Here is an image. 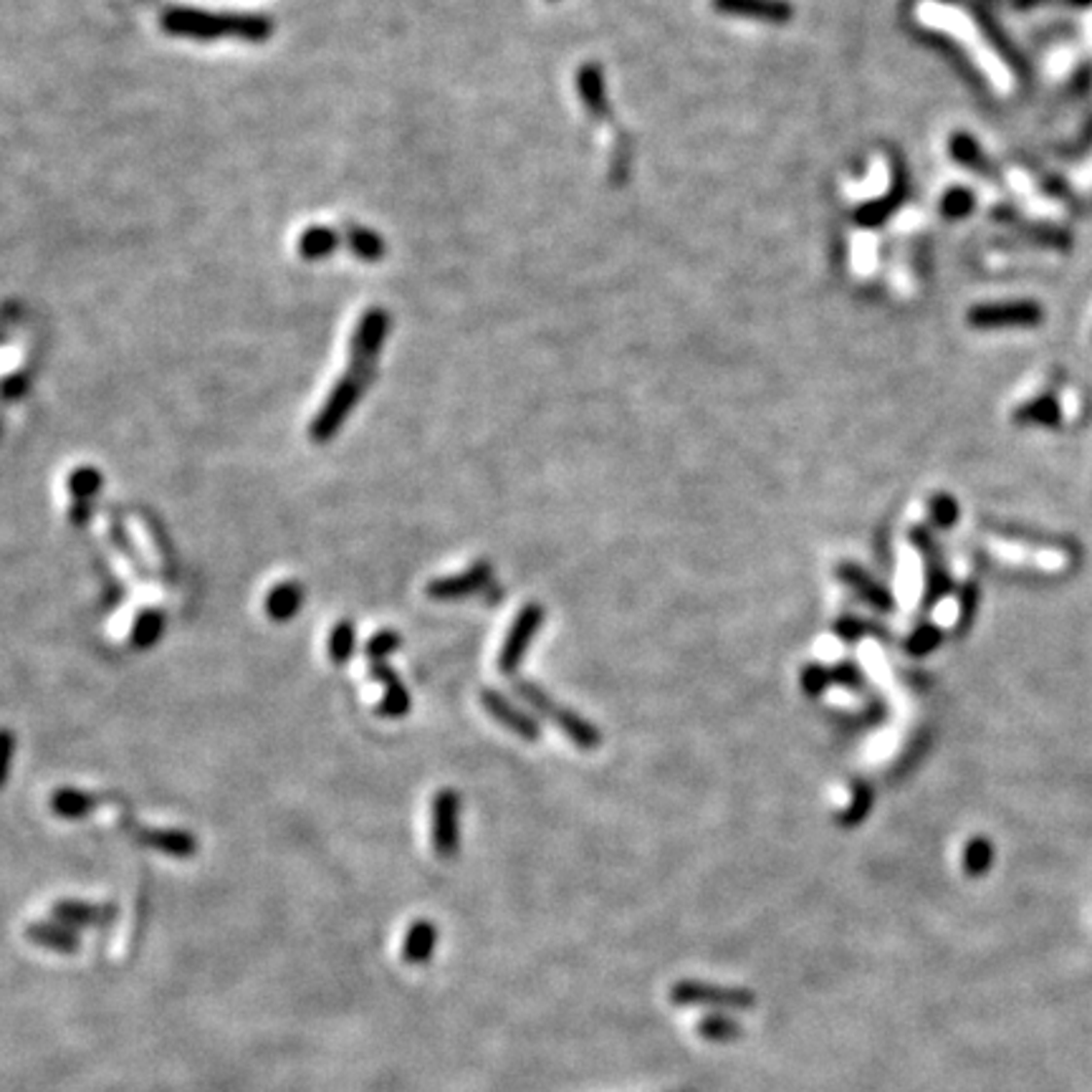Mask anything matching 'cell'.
<instances>
[{
    "label": "cell",
    "instance_id": "cell-1",
    "mask_svg": "<svg viewBox=\"0 0 1092 1092\" xmlns=\"http://www.w3.org/2000/svg\"><path fill=\"white\" fill-rule=\"evenodd\" d=\"M162 28L170 36L197 38H243L248 44H264L273 33L271 18L265 16H240V13H210L195 8H172L162 16Z\"/></svg>",
    "mask_w": 1092,
    "mask_h": 1092
},
{
    "label": "cell",
    "instance_id": "cell-2",
    "mask_svg": "<svg viewBox=\"0 0 1092 1092\" xmlns=\"http://www.w3.org/2000/svg\"><path fill=\"white\" fill-rule=\"evenodd\" d=\"M372 372H374V362L352 360L349 372L336 382L332 395H329L327 403H324V407L319 410V415L314 417V423H311V430H309L311 440L327 442L339 433L344 420L352 415V410L357 407L360 398L365 395L367 385H370V379H372Z\"/></svg>",
    "mask_w": 1092,
    "mask_h": 1092
},
{
    "label": "cell",
    "instance_id": "cell-3",
    "mask_svg": "<svg viewBox=\"0 0 1092 1092\" xmlns=\"http://www.w3.org/2000/svg\"><path fill=\"white\" fill-rule=\"evenodd\" d=\"M542 622H544L542 605L529 602V605L521 607V613H518L516 619H513L511 630H509V635H506L504 648H501L499 652V670L504 673V676H513V673H516L521 660H524V655L529 652L531 643H534V638H537Z\"/></svg>",
    "mask_w": 1092,
    "mask_h": 1092
},
{
    "label": "cell",
    "instance_id": "cell-4",
    "mask_svg": "<svg viewBox=\"0 0 1092 1092\" xmlns=\"http://www.w3.org/2000/svg\"><path fill=\"white\" fill-rule=\"evenodd\" d=\"M458 817H461V796H458V792H438L436 799H433V847H436L438 858L450 860L458 855V847H461Z\"/></svg>",
    "mask_w": 1092,
    "mask_h": 1092
},
{
    "label": "cell",
    "instance_id": "cell-5",
    "mask_svg": "<svg viewBox=\"0 0 1092 1092\" xmlns=\"http://www.w3.org/2000/svg\"><path fill=\"white\" fill-rule=\"evenodd\" d=\"M910 539H913L916 549L923 556V564H926V594H923V605L931 607L948 594V589H951V575H948L946 562H943V554L938 549V544H935L933 534L926 526H916V529L910 531Z\"/></svg>",
    "mask_w": 1092,
    "mask_h": 1092
},
{
    "label": "cell",
    "instance_id": "cell-6",
    "mask_svg": "<svg viewBox=\"0 0 1092 1092\" xmlns=\"http://www.w3.org/2000/svg\"><path fill=\"white\" fill-rule=\"evenodd\" d=\"M1042 319L1039 306L1032 301L1017 303H986L969 311V322L981 329H1002V327H1035Z\"/></svg>",
    "mask_w": 1092,
    "mask_h": 1092
},
{
    "label": "cell",
    "instance_id": "cell-7",
    "mask_svg": "<svg viewBox=\"0 0 1092 1092\" xmlns=\"http://www.w3.org/2000/svg\"><path fill=\"white\" fill-rule=\"evenodd\" d=\"M480 703H483V708H486V714H491L493 719L499 721L501 726H506L509 731H513L524 741H537L539 736H542L539 721L534 719L529 711H524L521 706L509 701L501 690L483 688L480 690Z\"/></svg>",
    "mask_w": 1092,
    "mask_h": 1092
},
{
    "label": "cell",
    "instance_id": "cell-8",
    "mask_svg": "<svg viewBox=\"0 0 1092 1092\" xmlns=\"http://www.w3.org/2000/svg\"><path fill=\"white\" fill-rule=\"evenodd\" d=\"M491 577H493V569L488 562H478L474 564V567L468 569V572H461V575H450V577H440V580H433L425 587V592H428L430 600H438V602H445V600H463V597H471V594L480 592L483 587H488L491 584Z\"/></svg>",
    "mask_w": 1092,
    "mask_h": 1092
},
{
    "label": "cell",
    "instance_id": "cell-9",
    "mask_svg": "<svg viewBox=\"0 0 1092 1092\" xmlns=\"http://www.w3.org/2000/svg\"><path fill=\"white\" fill-rule=\"evenodd\" d=\"M390 332V316L382 309H370L360 319L357 329L352 335V347H349V357L352 360H377L379 349L385 344V336Z\"/></svg>",
    "mask_w": 1092,
    "mask_h": 1092
},
{
    "label": "cell",
    "instance_id": "cell-10",
    "mask_svg": "<svg viewBox=\"0 0 1092 1092\" xmlns=\"http://www.w3.org/2000/svg\"><path fill=\"white\" fill-rule=\"evenodd\" d=\"M837 577H840L847 587L858 594L860 600H865L867 605L880 610V613H893V610H896V597L891 594V589L885 587V584H880L872 575H867L860 564L842 562L840 567H837Z\"/></svg>",
    "mask_w": 1092,
    "mask_h": 1092
},
{
    "label": "cell",
    "instance_id": "cell-11",
    "mask_svg": "<svg viewBox=\"0 0 1092 1092\" xmlns=\"http://www.w3.org/2000/svg\"><path fill=\"white\" fill-rule=\"evenodd\" d=\"M370 670H372V676L385 688L382 701L377 706V714L385 716V719H403V716L410 714V693L403 686V681L395 676V670L387 665V660H372Z\"/></svg>",
    "mask_w": 1092,
    "mask_h": 1092
},
{
    "label": "cell",
    "instance_id": "cell-12",
    "mask_svg": "<svg viewBox=\"0 0 1092 1092\" xmlns=\"http://www.w3.org/2000/svg\"><path fill=\"white\" fill-rule=\"evenodd\" d=\"M714 8L726 16H749L764 23H787L794 8L787 0H714Z\"/></svg>",
    "mask_w": 1092,
    "mask_h": 1092
},
{
    "label": "cell",
    "instance_id": "cell-13",
    "mask_svg": "<svg viewBox=\"0 0 1092 1092\" xmlns=\"http://www.w3.org/2000/svg\"><path fill=\"white\" fill-rule=\"evenodd\" d=\"M139 840L170 858H193L197 853L195 834H190L188 829H145Z\"/></svg>",
    "mask_w": 1092,
    "mask_h": 1092
},
{
    "label": "cell",
    "instance_id": "cell-14",
    "mask_svg": "<svg viewBox=\"0 0 1092 1092\" xmlns=\"http://www.w3.org/2000/svg\"><path fill=\"white\" fill-rule=\"evenodd\" d=\"M551 721L559 726V731H562L564 736L572 739V744L580 746L581 752H594V749L602 744V733L597 731V726L589 723L587 719H581V716L575 714V711H569V708L564 706L556 708V714Z\"/></svg>",
    "mask_w": 1092,
    "mask_h": 1092
},
{
    "label": "cell",
    "instance_id": "cell-15",
    "mask_svg": "<svg viewBox=\"0 0 1092 1092\" xmlns=\"http://www.w3.org/2000/svg\"><path fill=\"white\" fill-rule=\"evenodd\" d=\"M303 602V587L299 581H281L265 597V613L273 622H289L299 615Z\"/></svg>",
    "mask_w": 1092,
    "mask_h": 1092
},
{
    "label": "cell",
    "instance_id": "cell-16",
    "mask_svg": "<svg viewBox=\"0 0 1092 1092\" xmlns=\"http://www.w3.org/2000/svg\"><path fill=\"white\" fill-rule=\"evenodd\" d=\"M96 809V796L74 787H63L51 794V812L61 820H82Z\"/></svg>",
    "mask_w": 1092,
    "mask_h": 1092
},
{
    "label": "cell",
    "instance_id": "cell-17",
    "mask_svg": "<svg viewBox=\"0 0 1092 1092\" xmlns=\"http://www.w3.org/2000/svg\"><path fill=\"white\" fill-rule=\"evenodd\" d=\"M341 243V235L336 233L335 228H327V226H311L309 230H303L301 235H299V256L306 261H319V259H327V256H332V253L339 248Z\"/></svg>",
    "mask_w": 1092,
    "mask_h": 1092
},
{
    "label": "cell",
    "instance_id": "cell-18",
    "mask_svg": "<svg viewBox=\"0 0 1092 1092\" xmlns=\"http://www.w3.org/2000/svg\"><path fill=\"white\" fill-rule=\"evenodd\" d=\"M53 916L58 921H63L66 926H99L114 918V908H99L91 903H79V900H63V903L53 905Z\"/></svg>",
    "mask_w": 1092,
    "mask_h": 1092
},
{
    "label": "cell",
    "instance_id": "cell-19",
    "mask_svg": "<svg viewBox=\"0 0 1092 1092\" xmlns=\"http://www.w3.org/2000/svg\"><path fill=\"white\" fill-rule=\"evenodd\" d=\"M436 926L430 921H417L412 923V929L407 931V938H405V946H403V959L407 961V964H423V961L430 959V954H433V948H436Z\"/></svg>",
    "mask_w": 1092,
    "mask_h": 1092
},
{
    "label": "cell",
    "instance_id": "cell-20",
    "mask_svg": "<svg viewBox=\"0 0 1092 1092\" xmlns=\"http://www.w3.org/2000/svg\"><path fill=\"white\" fill-rule=\"evenodd\" d=\"M344 246L362 261H379L385 256V240L370 228L349 226L347 235H344Z\"/></svg>",
    "mask_w": 1092,
    "mask_h": 1092
},
{
    "label": "cell",
    "instance_id": "cell-21",
    "mask_svg": "<svg viewBox=\"0 0 1092 1092\" xmlns=\"http://www.w3.org/2000/svg\"><path fill=\"white\" fill-rule=\"evenodd\" d=\"M25 935H28L33 943H38V946H49L53 948V951H61V954H71V951H76V946H79V938H76L69 929H61V926L33 923V926H28Z\"/></svg>",
    "mask_w": 1092,
    "mask_h": 1092
},
{
    "label": "cell",
    "instance_id": "cell-22",
    "mask_svg": "<svg viewBox=\"0 0 1092 1092\" xmlns=\"http://www.w3.org/2000/svg\"><path fill=\"white\" fill-rule=\"evenodd\" d=\"M162 630H164V615L159 613V610H145V613H139L137 619H134L132 645L134 648L147 651V648H152V645L162 638Z\"/></svg>",
    "mask_w": 1092,
    "mask_h": 1092
},
{
    "label": "cell",
    "instance_id": "cell-23",
    "mask_svg": "<svg viewBox=\"0 0 1092 1092\" xmlns=\"http://www.w3.org/2000/svg\"><path fill=\"white\" fill-rule=\"evenodd\" d=\"M354 645H357V630H354L352 619L336 622L332 635H329V657H332V663H347L349 657L354 655Z\"/></svg>",
    "mask_w": 1092,
    "mask_h": 1092
},
{
    "label": "cell",
    "instance_id": "cell-24",
    "mask_svg": "<svg viewBox=\"0 0 1092 1092\" xmlns=\"http://www.w3.org/2000/svg\"><path fill=\"white\" fill-rule=\"evenodd\" d=\"M101 483H104V476L91 466L76 468L69 476V491L74 501H88L91 496H96L101 491Z\"/></svg>",
    "mask_w": 1092,
    "mask_h": 1092
},
{
    "label": "cell",
    "instance_id": "cell-25",
    "mask_svg": "<svg viewBox=\"0 0 1092 1092\" xmlns=\"http://www.w3.org/2000/svg\"><path fill=\"white\" fill-rule=\"evenodd\" d=\"M992 863H994V847L989 845L984 837H976V840L969 842L967 850H964V870H967L969 875L979 878V875H984V872L992 867Z\"/></svg>",
    "mask_w": 1092,
    "mask_h": 1092
},
{
    "label": "cell",
    "instance_id": "cell-26",
    "mask_svg": "<svg viewBox=\"0 0 1092 1092\" xmlns=\"http://www.w3.org/2000/svg\"><path fill=\"white\" fill-rule=\"evenodd\" d=\"M870 809H872V790L865 782H855L853 802L845 807V812L840 815V822L853 828V825H860V822L870 815Z\"/></svg>",
    "mask_w": 1092,
    "mask_h": 1092
},
{
    "label": "cell",
    "instance_id": "cell-27",
    "mask_svg": "<svg viewBox=\"0 0 1092 1092\" xmlns=\"http://www.w3.org/2000/svg\"><path fill=\"white\" fill-rule=\"evenodd\" d=\"M799 681H802L804 695H809V698H820V695L832 686V673H829V668H825V665L809 663L802 668Z\"/></svg>",
    "mask_w": 1092,
    "mask_h": 1092
},
{
    "label": "cell",
    "instance_id": "cell-28",
    "mask_svg": "<svg viewBox=\"0 0 1092 1092\" xmlns=\"http://www.w3.org/2000/svg\"><path fill=\"white\" fill-rule=\"evenodd\" d=\"M400 643H403V640H400V635L395 630H379L377 635L370 638V643H367L365 648L370 663H372V660H387V655H392V652L398 651Z\"/></svg>",
    "mask_w": 1092,
    "mask_h": 1092
},
{
    "label": "cell",
    "instance_id": "cell-29",
    "mask_svg": "<svg viewBox=\"0 0 1092 1092\" xmlns=\"http://www.w3.org/2000/svg\"><path fill=\"white\" fill-rule=\"evenodd\" d=\"M580 91L581 96H584V104H587L589 109H594V112H602V109H605V101H602V79L600 74H597V69L581 71Z\"/></svg>",
    "mask_w": 1092,
    "mask_h": 1092
},
{
    "label": "cell",
    "instance_id": "cell-30",
    "mask_svg": "<svg viewBox=\"0 0 1092 1092\" xmlns=\"http://www.w3.org/2000/svg\"><path fill=\"white\" fill-rule=\"evenodd\" d=\"M938 643H941V632H938V627H935V625H921V627H916V630H913V635L908 638L905 651H908L910 655H926V652L933 651Z\"/></svg>",
    "mask_w": 1092,
    "mask_h": 1092
},
{
    "label": "cell",
    "instance_id": "cell-31",
    "mask_svg": "<svg viewBox=\"0 0 1092 1092\" xmlns=\"http://www.w3.org/2000/svg\"><path fill=\"white\" fill-rule=\"evenodd\" d=\"M829 673H832L834 686H842L847 690H863V686H865V676H863V670L855 660L837 663L834 668H829Z\"/></svg>",
    "mask_w": 1092,
    "mask_h": 1092
},
{
    "label": "cell",
    "instance_id": "cell-32",
    "mask_svg": "<svg viewBox=\"0 0 1092 1092\" xmlns=\"http://www.w3.org/2000/svg\"><path fill=\"white\" fill-rule=\"evenodd\" d=\"M931 518H933L935 526H951L959 518V506H956V501L951 499V496H946V493H938L933 501H931Z\"/></svg>",
    "mask_w": 1092,
    "mask_h": 1092
},
{
    "label": "cell",
    "instance_id": "cell-33",
    "mask_svg": "<svg viewBox=\"0 0 1092 1092\" xmlns=\"http://www.w3.org/2000/svg\"><path fill=\"white\" fill-rule=\"evenodd\" d=\"M13 754H16V736L8 728H0V790L6 787L8 777H11Z\"/></svg>",
    "mask_w": 1092,
    "mask_h": 1092
},
{
    "label": "cell",
    "instance_id": "cell-34",
    "mask_svg": "<svg viewBox=\"0 0 1092 1092\" xmlns=\"http://www.w3.org/2000/svg\"><path fill=\"white\" fill-rule=\"evenodd\" d=\"M872 627H875V625H867V622H863V619H858V617H853V615H850V617L837 619L834 632H837L842 640H847V643H855V640H860L863 635L872 632Z\"/></svg>",
    "mask_w": 1092,
    "mask_h": 1092
},
{
    "label": "cell",
    "instance_id": "cell-35",
    "mask_svg": "<svg viewBox=\"0 0 1092 1092\" xmlns=\"http://www.w3.org/2000/svg\"><path fill=\"white\" fill-rule=\"evenodd\" d=\"M1019 417H1027V420H1037V423L1049 425V423H1057L1060 412H1057V405L1052 403V400H1042V403L1032 405V407L1019 412Z\"/></svg>",
    "mask_w": 1092,
    "mask_h": 1092
},
{
    "label": "cell",
    "instance_id": "cell-36",
    "mask_svg": "<svg viewBox=\"0 0 1092 1092\" xmlns=\"http://www.w3.org/2000/svg\"><path fill=\"white\" fill-rule=\"evenodd\" d=\"M969 210H971V195L964 193V190H951V193L943 197V213L951 215V218H961V215H967Z\"/></svg>",
    "mask_w": 1092,
    "mask_h": 1092
},
{
    "label": "cell",
    "instance_id": "cell-37",
    "mask_svg": "<svg viewBox=\"0 0 1092 1092\" xmlns=\"http://www.w3.org/2000/svg\"><path fill=\"white\" fill-rule=\"evenodd\" d=\"M112 539H114V544H117V549H120L122 554H124L126 559H129V562H132L134 567L139 569V572H142V569H145V562H139L137 551L132 549V542H129V537H126L124 529H122V526L117 524V521H114V524H112Z\"/></svg>",
    "mask_w": 1092,
    "mask_h": 1092
},
{
    "label": "cell",
    "instance_id": "cell-38",
    "mask_svg": "<svg viewBox=\"0 0 1092 1092\" xmlns=\"http://www.w3.org/2000/svg\"><path fill=\"white\" fill-rule=\"evenodd\" d=\"M69 518L74 526H87L91 518V504L88 501H74L69 509Z\"/></svg>",
    "mask_w": 1092,
    "mask_h": 1092
},
{
    "label": "cell",
    "instance_id": "cell-39",
    "mask_svg": "<svg viewBox=\"0 0 1092 1092\" xmlns=\"http://www.w3.org/2000/svg\"><path fill=\"white\" fill-rule=\"evenodd\" d=\"M954 155L961 159V162L971 164L973 155H976V145H973V139H967V137H959L954 142Z\"/></svg>",
    "mask_w": 1092,
    "mask_h": 1092
},
{
    "label": "cell",
    "instance_id": "cell-40",
    "mask_svg": "<svg viewBox=\"0 0 1092 1092\" xmlns=\"http://www.w3.org/2000/svg\"><path fill=\"white\" fill-rule=\"evenodd\" d=\"M1080 3H1087V0H1080Z\"/></svg>",
    "mask_w": 1092,
    "mask_h": 1092
}]
</instances>
